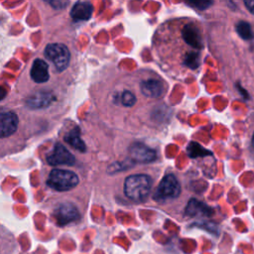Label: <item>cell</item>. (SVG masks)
<instances>
[{
    "label": "cell",
    "mask_w": 254,
    "mask_h": 254,
    "mask_svg": "<svg viewBox=\"0 0 254 254\" xmlns=\"http://www.w3.org/2000/svg\"><path fill=\"white\" fill-rule=\"evenodd\" d=\"M152 179L144 174H136L126 178L124 182L125 195L134 201H143L150 193Z\"/></svg>",
    "instance_id": "cell-1"
},
{
    "label": "cell",
    "mask_w": 254,
    "mask_h": 254,
    "mask_svg": "<svg viewBox=\"0 0 254 254\" xmlns=\"http://www.w3.org/2000/svg\"><path fill=\"white\" fill-rule=\"evenodd\" d=\"M10 28L9 15L0 7V70L13 51V40Z\"/></svg>",
    "instance_id": "cell-2"
},
{
    "label": "cell",
    "mask_w": 254,
    "mask_h": 254,
    "mask_svg": "<svg viewBox=\"0 0 254 254\" xmlns=\"http://www.w3.org/2000/svg\"><path fill=\"white\" fill-rule=\"evenodd\" d=\"M47 184L56 190L65 191L73 189L78 184V178L71 171L54 169L50 172Z\"/></svg>",
    "instance_id": "cell-3"
},
{
    "label": "cell",
    "mask_w": 254,
    "mask_h": 254,
    "mask_svg": "<svg viewBox=\"0 0 254 254\" xmlns=\"http://www.w3.org/2000/svg\"><path fill=\"white\" fill-rule=\"evenodd\" d=\"M45 56L54 64V65L60 71L65 69L69 64V51L63 44H49L45 49Z\"/></svg>",
    "instance_id": "cell-4"
},
{
    "label": "cell",
    "mask_w": 254,
    "mask_h": 254,
    "mask_svg": "<svg viewBox=\"0 0 254 254\" xmlns=\"http://www.w3.org/2000/svg\"><path fill=\"white\" fill-rule=\"evenodd\" d=\"M181 192V185L178 179L172 175H166L157 188L154 197L156 199H169L176 198Z\"/></svg>",
    "instance_id": "cell-5"
},
{
    "label": "cell",
    "mask_w": 254,
    "mask_h": 254,
    "mask_svg": "<svg viewBox=\"0 0 254 254\" xmlns=\"http://www.w3.org/2000/svg\"><path fill=\"white\" fill-rule=\"evenodd\" d=\"M74 156L61 143H57L54 150L47 156V162L52 166L58 165H73Z\"/></svg>",
    "instance_id": "cell-6"
},
{
    "label": "cell",
    "mask_w": 254,
    "mask_h": 254,
    "mask_svg": "<svg viewBox=\"0 0 254 254\" xmlns=\"http://www.w3.org/2000/svg\"><path fill=\"white\" fill-rule=\"evenodd\" d=\"M129 155L132 160L139 163H150L157 158V153L154 149L138 142L129 146Z\"/></svg>",
    "instance_id": "cell-7"
},
{
    "label": "cell",
    "mask_w": 254,
    "mask_h": 254,
    "mask_svg": "<svg viewBox=\"0 0 254 254\" xmlns=\"http://www.w3.org/2000/svg\"><path fill=\"white\" fill-rule=\"evenodd\" d=\"M18 127L17 115L9 110H0V138L11 136Z\"/></svg>",
    "instance_id": "cell-8"
},
{
    "label": "cell",
    "mask_w": 254,
    "mask_h": 254,
    "mask_svg": "<svg viewBox=\"0 0 254 254\" xmlns=\"http://www.w3.org/2000/svg\"><path fill=\"white\" fill-rule=\"evenodd\" d=\"M55 217L59 225H65L79 217V213L71 203H63L55 210Z\"/></svg>",
    "instance_id": "cell-9"
},
{
    "label": "cell",
    "mask_w": 254,
    "mask_h": 254,
    "mask_svg": "<svg viewBox=\"0 0 254 254\" xmlns=\"http://www.w3.org/2000/svg\"><path fill=\"white\" fill-rule=\"evenodd\" d=\"M49 66L48 64L41 60L36 59L33 62L32 67H31V77L35 82L43 83L48 81L49 79Z\"/></svg>",
    "instance_id": "cell-10"
},
{
    "label": "cell",
    "mask_w": 254,
    "mask_h": 254,
    "mask_svg": "<svg viewBox=\"0 0 254 254\" xmlns=\"http://www.w3.org/2000/svg\"><path fill=\"white\" fill-rule=\"evenodd\" d=\"M183 38L189 44L190 46L193 48H201L202 42H201V36L200 32L197 29V27L193 24H188L183 29Z\"/></svg>",
    "instance_id": "cell-11"
},
{
    "label": "cell",
    "mask_w": 254,
    "mask_h": 254,
    "mask_svg": "<svg viewBox=\"0 0 254 254\" xmlns=\"http://www.w3.org/2000/svg\"><path fill=\"white\" fill-rule=\"evenodd\" d=\"M142 93L150 98H158L164 91L163 82L158 79H147L141 82Z\"/></svg>",
    "instance_id": "cell-12"
},
{
    "label": "cell",
    "mask_w": 254,
    "mask_h": 254,
    "mask_svg": "<svg viewBox=\"0 0 254 254\" xmlns=\"http://www.w3.org/2000/svg\"><path fill=\"white\" fill-rule=\"evenodd\" d=\"M92 10V5L89 2H76L70 10V16L75 20H87L90 18Z\"/></svg>",
    "instance_id": "cell-13"
},
{
    "label": "cell",
    "mask_w": 254,
    "mask_h": 254,
    "mask_svg": "<svg viewBox=\"0 0 254 254\" xmlns=\"http://www.w3.org/2000/svg\"><path fill=\"white\" fill-rule=\"evenodd\" d=\"M209 210L210 209L205 204H203L202 202H200L196 199H190L186 208V212L191 216L198 215V214L207 215V214H209Z\"/></svg>",
    "instance_id": "cell-14"
},
{
    "label": "cell",
    "mask_w": 254,
    "mask_h": 254,
    "mask_svg": "<svg viewBox=\"0 0 254 254\" xmlns=\"http://www.w3.org/2000/svg\"><path fill=\"white\" fill-rule=\"evenodd\" d=\"M64 141L67 142L70 146H72L74 149L80 151V152H84L85 151V145L83 143V141L80 139L79 136V130L78 128H74L73 130H71L65 137H64Z\"/></svg>",
    "instance_id": "cell-15"
},
{
    "label": "cell",
    "mask_w": 254,
    "mask_h": 254,
    "mask_svg": "<svg viewBox=\"0 0 254 254\" xmlns=\"http://www.w3.org/2000/svg\"><path fill=\"white\" fill-rule=\"evenodd\" d=\"M236 32L244 40H251L254 36L250 24L245 21L238 22V24L236 25Z\"/></svg>",
    "instance_id": "cell-16"
},
{
    "label": "cell",
    "mask_w": 254,
    "mask_h": 254,
    "mask_svg": "<svg viewBox=\"0 0 254 254\" xmlns=\"http://www.w3.org/2000/svg\"><path fill=\"white\" fill-rule=\"evenodd\" d=\"M121 103H122V105H124L126 107L133 106L136 103L135 94L132 93L131 91H128V90L123 91L122 95H121Z\"/></svg>",
    "instance_id": "cell-17"
},
{
    "label": "cell",
    "mask_w": 254,
    "mask_h": 254,
    "mask_svg": "<svg viewBox=\"0 0 254 254\" xmlns=\"http://www.w3.org/2000/svg\"><path fill=\"white\" fill-rule=\"evenodd\" d=\"M186 64L189 65L191 68L197 67V65L199 64V57H198V55L194 54V53H190L189 56H187Z\"/></svg>",
    "instance_id": "cell-18"
},
{
    "label": "cell",
    "mask_w": 254,
    "mask_h": 254,
    "mask_svg": "<svg viewBox=\"0 0 254 254\" xmlns=\"http://www.w3.org/2000/svg\"><path fill=\"white\" fill-rule=\"evenodd\" d=\"M244 4H245L246 8H247L252 14H254V0H247V1H244Z\"/></svg>",
    "instance_id": "cell-19"
},
{
    "label": "cell",
    "mask_w": 254,
    "mask_h": 254,
    "mask_svg": "<svg viewBox=\"0 0 254 254\" xmlns=\"http://www.w3.org/2000/svg\"><path fill=\"white\" fill-rule=\"evenodd\" d=\"M6 93H7L6 89H5L4 87L0 86V100H1V99H3V98L6 96Z\"/></svg>",
    "instance_id": "cell-20"
},
{
    "label": "cell",
    "mask_w": 254,
    "mask_h": 254,
    "mask_svg": "<svg viewBox=\"0 0 254 254\" xmlns=\"http://www.w3.org/2000/svg\"><path fill=\"white\" fill-rule=\"evenodd\" d=\"M252 145H253V147H254V135H253V137H252Z\"/></svg>",
    "instance_id": "cell-21"
}]
</instances>
